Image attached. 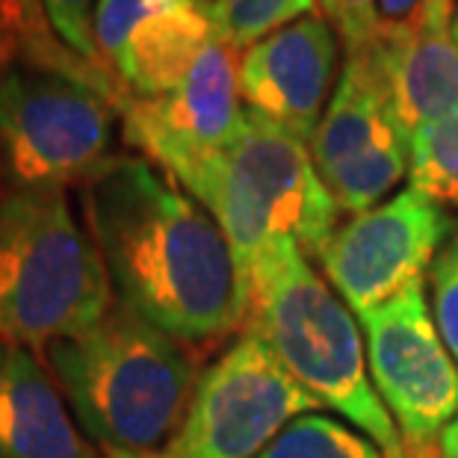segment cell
Instances as JSON below:
<instances>
[{"mask_svg":"<svg viewBox=\"0 0 458 458\" xmlns=\"http://www.w3.org/2000/svg\"><path fill=\"white\" fill-rule=\"evenodd\" d=\"M83 210L122 305L151 326L201 340L246 317L225 233L160 165L106 157L83 181Z\"/></svg>","mask_w":458,"mask_h":458,"instance_id":"6da1fadb","label":"cell"},{"mask_svg":"<svg viewBox=\"0 0 458 458\" xmlns=\"http://www.w3.org/2000/svg\"><path fill=\"white\" fill-rule=\"evenodd\" d=\"M183 190L216 219L237 260L242 293L284 251L319 258L335 233L337 201L310 145L263 115L242 113L237 136L190 174Z\"/></svg>","mask_w":458,"mask_h":458,"instance_id":"7a4b0ae2","label":"cell"},{"mask_svg":"<svg viewBox=\"0 0 458 458\" xmlns=\"http://www.w3.org/2000/svg\"><path fill=\"white\" fill-rule=\"evenodd\" d=\"M47 358L86 435L110 458H160L192 403V367L172 335L113 305Z\"/></svg>","mask_w":458,"mask_h":458,"instance_id":"3957f363","label":"cell"},{"mask_svg":"<svg viewBox=\"0 0 458 458\" xmlns=\"http://www.w3.org/2000/svg\"><path fill=\"white\" fill-rule=\"evenodd\" d=\"M249 335L319 408H331L367 435L385 458H408L391 411L369 378L358 319L310 267L305 251H284L249 287Z\"/></svg>","mask_w":458,"mask_h":458,"instance_id":"277c9868","label":"cell"},{"mask_svg":"<svg viewBox=\"0 0 458 458\" xmlns=\"http://www.w3.org/2000/svg\"><path fill=\"white\" fill-rule=\"evenodd\" d=\"M113 281L63 187L0 199V340L51 346L110 314Z\"/></svg>","mask_w":458,"mask_h":458,"instance_id":"5b68a950","label":"cell"},{"mask_svg":"<svg viewBox=\"0 0 458 458\" xmlns=\"http://www.w3.org/2000/svg\"><path fill=\"white\" fill-rule=\"evenodd\" d=\"M113 110L95 86L42 65L0 77V151L18 187L86 181L110 157Z\"/></svg>","mask_w":458,"mask_h":458,"instance_id":"8992f818","label":"cell"},{"mask_svg":"<svg viewBox=\"0 0 458 458\" xmlns=\"http://www.w3.org/2000/svg\"><path fill=\"white\" fill-rule=\"evenodd\" d=\"M319 411L255 335H242L192 394L178 435L160 458H260L301 414Z\"/></svg>","mask_w":458,"mask_h":458,"instance_id":"52a82bcc","label":"cell"},{"mask_svg":"<svg viewBox=\"0 0 458 458\" xmlns=\"http://www.w3.org/2000/svg\"><path fill=\"white\" fill-rule=\"evenodd\" d=\"M376 394L414 450L441 441L458 417V367L432 319L423 281L382 308L358 314Z\"/></svg>","mask_w":458,"mask_h":458,"instance_id":"ba28073f","label":"cell"},{"mask_svg":"<svg viewBox=\"0 0 458 458\" xmlns=\"http://www.w3.org/2000/svg\"><path fill=\"white\" fill-rule=\"evenodd\" d=\"M310 157L337 208L355 216L382 204L408 172V140L367 51L346 54Z\"/></svg>","mask_w":458,"mask_h":458,"instance_id":"9c48e42d","label":"cell"},{"mask_svg":"<svg viewBox=\"0 0 458 458\" xmlns=\"http://www.w3.org/2000/svg\"><path fill=\"white\" fill-rule=\"evenodd\" d=\"M450 233L453 222L441 204L405 187L331 233L319 263L358 317L423 281Z\"/></svg>","mask_w":458,"mask_h":458,"instance_id":"30bf717a","label":"cell"},{"mask_svg":"<svg viewBox=\"0 0 458 458\" xmlns=\"http://www.w3.org/2000/svg\"><path fill=\"white\" fill-rule=\"evenodd\" d=\"M237 51L216 36L181 86L124 104V140L181 187L237 136L242 122Z\"/></svg>","mask_w":458,"mask_h":458,"instance_id":"8fae6325","label":"cell"},{"mask_svg":"<svg viewBox=\"0 0 458 458\" xmlns=\"http://www.w3.org/2000/svg\"><path fill=\"white\" fill-rule=\"evenodd\" d=\"M337 30L323 13L260 38L240 56V98L246 110L310 145L337 72Z\"/></svg>","mask_w":458,"mask_h":458,"instance_id":"7c38bea8","label":"cell"},{"mask_svg":"<svg viewBox=\"0 0 458 458\" xmlns=\"http://www.w3.org/2000/svg\"><path fill=\"white\" fill-rule=\"evenodd\" d=\"M367 54L382 77L408 148L417 131L458 113V42L453 30L420 24L411 33L378 38Z\"/></svg>","mask_w":458,"mask_h":458,"instance_id":"4fadbf2b","label":"cell"},{"mask_svg":"<svg viewBox=\"0 0 458 458\" xmlns=\"http://www.w3.org/2000/svg\"><path fill=\"white\" fill-rule=\"evenodd\" d=\"M0 458H98L45 367L9 340H0Z\"/></svg>","mask_w":458,"mask_h":458,"instance_id":"5bb4252c","label":"cell"},{"mask_svg":"<svg viewBox=\"0 0 458 458\" xmlns=\"http://www.w3.org/2000/svg\"><path fill=\"white\" fill-rule=\"evenodd\" d=\"M213 38V0H154L110 68L131 101L160 98L181 86Z\"/></svg>","mask_w":458,"mask_h":458,"instance_id":"9a60e30c","label":"cell"},{"mask_svg":"<svg viewBox=\"0 0 458 458\" xmlns=\"http://www.w3.org/2000/svg\"><path fill=\"white\" fill-rule=\"evenodd\" d=\"M0 24L6 27L9 36L18 38V42L30 51L33 65L51 68V72H60V74L74 77V81L89 83L98 92H104L110 101L119 98L113 77H106L98 68L83 63L81 56L68 51L60 38L54 36L51 24H47V18H45L42 0H0Z\"/></svg>","mask_w":458,"mask_h":458,"instance_id":"2e32d148","label":"cell"},{"mask_svg":"<svg viewBox=\"0 0 458 458\" xmlns=\"http://www.w3.org/2000/svg\"><path fill=\"white\" fill-rule=\"evenodd\" d=\"M260 458H385V453L355 426L310 411L296 417Z\"/></svg>","mask_w":458,"mask_h":458,"instance_id":"e0dca14e","label":"cell"},{"mask_svg":"<svg viewBox=\"0 0 458 458\" xmlns=\"http://www.w3.org/2000/svg\"><path fill=\"white\" fill-rule=\"evenodd\" d=\"M411 187L441 208H458V113L411 136Z\"/></svg>","mask_w":458,"mask_h":458,"instance_id":"ac0fdd59","label":"cell"},{"mask_svg":"<svg viewBox=\"0 0 458 458\" xmlns=\"http://www.w3.org/2000/svg\"><path fill=\"white\" fill-rule=\"evenodd\" d=\"M308 13H314V0H213L216 36L233 51H249Z\"/></svg>","mask_w":458,"mask_h":458,"instance_id":"d6986e66","label":"cell"},{"mask_svg":"<svg viewBox=\"0 0 458 458\" xmlns=\"http://www.w3.org/2000/svg\"><path fill=\"white\" fill-rule=\"evenodd\" d=\"M95 6H98V0H42L45 18L51 24L54 36L60 38L68 51L81 56L83 63H89L101 74L110 77V72L101 63L98 45H95V33H92Z\"/></svg>","mask_w":458,"mask_h":458,"instance_id":"ffe728a7","label":"cell"},{"mask_svg":"<svg viewBox=\"0 0 458 458\" xmlns=\"http://www.w3.org/2000/svg\"><path fill=\"white\" fill-rule=\"evenodd\" d=\"M435 287V323L441 328L444 344L458 360V231L450 233L432 263Z\"/></svg>","mask_w":458,"mask_h":458,"instance_id":"44dd1931","label":"cell"},{"mask_svg":"<svg viewBox=\"0 0 458 458\" xmlns=\"http://www.w3.org/2000/svg\"><path fill=\"white\" fill-rule=\"evenodd\" d=\"M154 0H98L92 18V33L95 45H98L101 63L104 68L113 65V60L119 56L124 38L136 27V21L148 13ZM110 72V68H106Z\"/></svg>","mask_w":458,"mask_h":458,"instance_id":"7402d4cb","label":"cell"},{"mask_svg":"<svg viewBox=\"0 0 458 458\" xmlns=\"http://www.w3.org/2000/svg\"><path fill=\"white\" fill-rule=\"evenodd\" d=\"M317 4L319 13L328 18V24L344 38L346 54L367 51V47L376 45V0H317Z\"/></svg>","mask_w":458,"mask_h":458,"instance_id":"603a6c76","label":"cell"},{"mask_svg":"<svg viewBox=\"0 0 458 458\" xmlns=\"http://www.w3.org/2000/svg\"><path fill=\"white\" fill-rule=\"evenodd\" d=\"M378 38H394L426 24L423 0H376ZM376 38V42H378Z\"/></svg>","mask_w":458,"mask_h":458,"instance_id":"cb8c5ba5","label":"cell"},{"mask_svg":"<svg viewBox=\"0 0 458 458\" xmlns=\"http://www.w3.org/2000/svg\"><path fill=\"white\" fill-rule=\"evenodd\" d=\"M423 9H426V24L428 27H444V30H453L455 0H423Z\"/></svg>","mask_w":458,"mask_h":458,"instance_id":"d4e9b609","label":"cell"},{"mask_svg":"<svg viewBox=\"0 0 458 458\" xmlns=\"http://www.w3.org/2000/svg\"><path fill=\"white\" fill-rule=\"evenodd\" d=\"M437 453H441V458H458V417L444 428L441 441H437Z\"/></svg>","mask_w":458,"mask_h":458,"instance_id":"484cf974","label":"cell"},{"mask_svg":"<svg viewBox=\"0 0 458 458\" xmlns=\"http://www.w3.org/2000/svg\"><path fill=\"white\" fill-rule=\"evenodd\" d=\"M453 33H455V42H458V18L453 21Z\"/></svg>","mask_w":458,"mask_h":458,"instance_id":"4316f807","label":"cell"}]
</instances>
